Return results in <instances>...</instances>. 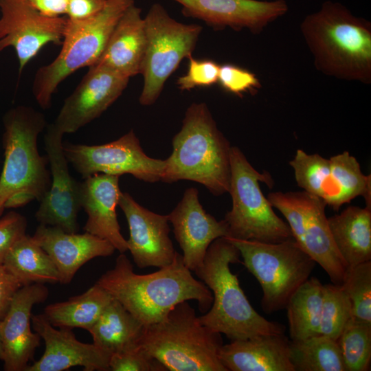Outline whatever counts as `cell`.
Returning a JSON list of instances; mask_svg holds the SVG:
<instances>
[{
	"label": "cell",
	"instance_id": "6da1fadb",
	"mask_svg": "<svg viewBox=\"0 0 371 371\" xmlns=\"http://www.w3.org/2000/svg\"><path fill=\"white\" fill-rule=\"evenodd\" d=\"M96 284L144 326L165 319L182 302L196 300L202 313L210 308L213 302L212 291L192 275L178 252L170 265L148 274L135 273L127 256L120 254L113 268L103 273Z\"/></svg>",
	"mask_w": 371,
	"mask_h": 371
},
{
	"label": "cell",
	"instance_id": "7a4b0ae2",
	"mask_svg": "<svg viewBox=\"0 0 371 371\" xmlns=\"http://www.w3.org/2000/svg\"><path fill=\"white\" fill-rule=\"evenodd\" d=\"M300 32L315 68L339 80L371 83V23L331 0L307 14Z\"/></svg>",
	"mask_w": 371,
	"mask_h": 371
},
{
	"label": "cell",
	"instance_id": "3957f363",
	"mask_svg": "<svg viewBox=\"0 0 371 371\" xmlns=\"http://www.w3.org/2000/svg\"><path fill=\"white\" fill-rule=\"evenodd\" d=\"M237 247L227 238L214 240L203 263L194 270L212 291L210 308L199 316L202 324L224 334L231 341L260 335L284 334V327L267 320L251 305L230 265L241 262Z\"/></svg>",
	"mask_w": 371,
	"mask_h": 371
},
{
	"label": "cell",
	"instance_id": "277c9868",
	"mask_svg": "<svg viewBox=\"0 0 371 371\" xmlns=\"http://www.w3.org/2000/svg\"><path fill=\"white\" fill-rule=\"evenodd\" d=\"M172 144L161 181H195L214 196L229 192L232 146L205 102H193L188 107Z\"/></svg>",
	"mask_w": 371,
	"mask_h": 371
},
{
	"label": "cell",
	"instance_id": "5b68a950",
	"mask_svg": "<svg viewBox=\"0 0 371 371\" xmlns=\"http://www.w3.org/2000/svg\"><path fill=\"white\" fill-rule=\"evenodd\" d=\"M4 162L0 175V216L6 209L40 202L50 187L47 156L41 155L38 137L46 128L45 115L31 106L19 105L3 117Z\"/></svg>",
	"mask_w": 371,
	"mask_h": 371
},
{
	"label": "cell",
	"instance_id": "8992f818",
	"mask_svg": "<svg viewBox=\"0 0 371 371\" xmlns=\"http://www.w3.org/2000/svg\"><path fill=\"white\" fill-rule=\"evenodd\" d=\"M137 345L167 370L227 371L218 356L221 334L202 324L188 301L165 319L144 326Z\"/></svg>",
	"mask_w": 371,
	"mask_h": 371
},
{
	"label": "cell",
	"instance_id": "52a82bcc",
	"mask_svg": "<svg viewBox=\"0 0 371 371\" xmlns=\"http://www.w3.org/2000/svg\"><path fill=\"white\" fill-rule=\"evenodd\" d=\"M134 0H106L104 8L87 19H67L62 47L50 63L35 73L32 93L43 109H48L58 85L74 72L93 65L103 52L117 21Z\"/></svg>",
	"mask_w": 371,
	"mask_h": 371
},
{
	"label": "cell",
	"instance_id": "ba28073f",
	"mask_svg": "<svg viewBox=\"0 0 371 371\" xmlns=\"http://www.w3.org/2000/svg\"><path fill=\"white\" fill-rule=\"evenodd\" d=\"M230 167L232 207L223 218L227 237L273 243L293 238L287 223L275 213L260 189V181L272 187L271 175L257 171L237 146L231 148Z\"/></svg>",
	"mask_w": 371,
	"mask_h": 371
},
{
	"label": "cell",
	"instance_id": "9c48e42d",
	"mask_svg": "<svg viewBox=\"0 0 371 371\" xmlns=\"http://www.w3.org/2000/svg\"><path fill=\"white\" fill-rule=\"evenodd\" d=\"M225 238L237 247L243 265L259 282L267 314L284 309L316 265L293 238L273 243Z\"/></svg>",
	"mask_w": 371,
	"mask_h": 371
},
{
	"label": "cell",
	"instance_id": "30bf717a",
	"mask_svg": "<svg viewBox=\"0 0 371 371\" xmlns=\"http://www.w3.org/2000/svg\"><path fill=\"white\" fill-rule=\"evenodd\" d=\"M144 19L146 47L140 70L144 85L139 102L150 106L181 60L192 55L203 27L176 21L159 3L150 6Z\"/></svg>",
	"mask_w": 371,
	"mask_h": 371
},
{
	"label": "cell",
	"instance_id": "8fae6325",
	"mask_svg": "<svg viewBox=\"0 0 371 371\" xmlns=\"http://www.w3.org/2000/svg\"><path fill=\"white\" fill-rule=\"evenodd\" d=\"M65 155L73 168L85 179L102 173L133 175L145 182L161 181L166 159L148 157L131 130L119 139L100 145L63 143Z\"/></svg>",
	"mask_w": 371,
	"mask_h": 371
},
{
	"label": "cell",
	"instance_id": "7c38bea8",
	"mask_svg": "<svg viewBox=\"0 0 371 371\" xmlns=\"http://www.w3.org/2000/svg\"><path fill=\"white\" fill-rule=\"evenodd\" d=\"M326 203L305 191L286 212L292 236L300 247L326 271L333 284H341L347 265L333 238L325 209Z\"/></svg>",
	"mask_w": 371,
	"mask_h": 371
},
{
	"label": "cell",
	"instance_id": "4fadbf2b",
	"mask_svg": "<svg viewBox=\"0 0 371 371\" xmlns=\"http://www.w3.org/2000/svg\"><path fill=\"white\" fill-rule=\"evenodd\" d=\"M0 52L14 49L19 73L49 43L61 45L67 17L41 15L21 0H0Z\"/></svg>",
	"mask_w": 371,
	"mask_h": 371
},
{
	"label": "cell",
	"instance_id": "5bb4252c",
	"mask_svg": "<svg viewBox=\"0 0 371 371\" xmlns=\"http://www.w3.org/2000/svg\"><path fill=\"white\" fill-rule=\"evenodd\" d=\"M45 128L44 144L50 166L51 184L39 202L35 218L40 224L76 233L78 230V214L82 209L80 181L69 173V162L63 147V135L49 124Z\"/></svg>",
	"mask_w": 371,
	"mask_h": 371
},
{
	"label": "cell",
	"instance_id": "9a60e30c",
	"mask_svg": "<svg viewBox=\"0 0 371 371\" xmlns=\"http://www.w3.org/2000/svg\"><path fill=\"white\" fill-rule=\"evenodd\" d=\"M129 79L102 65L89 67L49 124L63 135L76 132L112 105L126 88Z\"/></svg>",
	"mask_w": 371,
	"mask_h": 371
},
{
	"label": "cell",
	"instance_id": "2e32d148",
	"mask_svg": "<svg viewBox=\"0 0 371 371\" xmlns=\"http://www.w3.org/2000/svg\"><path fill=\"white\" fill-rule=\"evenodd\" d=\"M118 205L128 223L127 247L135 264L140 269L170 265L177 251L169 236L168 216L145 208L128 192H121Z\"/></svg>",
	"mask_w": 371,
	"mask_h": 371
},
{
	"label": "cell",
	"instance_id": "e0dca14e",
	"mask_svg": "<svg viewBox=\"0 0 371 371\" xmlns=\"http://www.w3.org/2000/svg\"><path fill=\"white\" fill-rule=\"evenodd\" d=\"M182 6L183 14L204 21L214 30L247 29L259 34L271 23L285 15V0H173Z\"/></svg>",
	"mask_w": 371,
	"mask_h": 371
},
{
	"label": "cell",
	"instance_id": "ac0fdd59",
	"mask_svg": "<svg viewBox=\"0 0 371 371\" xmlns=\"http://www.w3.org/2000/svg\"><path fill=\"white\" fill-rule=\"evenodd\" d=\"M49 290L45 284L21 286L15 293L9 308L1 319L3 353L5 371H25L40 345L41 337L31 329L32 310L45 302Z\"/></svg>",
	"mask_w": 371,
	"mask_h": 371
},
{
	"label": "cell",
	"instance_id": "d6986e66",
	"mask_svg": "<svg viewBox=\"0 0 371 371\" xmlns=\"http://www.w3.org/2000/svg\"><path fill=\"white\" fill-rule=\"evenodd\" d=\"M32 324L43 339L45 350L25 371H63L74 366L85 371L109 370L111 355L93 344L80 341L71 329L52 326L43 313L32 315Z\"/></svg>",
	"mask_w": 371,
	"mask_h": 371
},
{
	"label": "cell",
	"instance_id": "ffe728a7",
	"mask_svg": "<svg viewBox=\"0 0 371 371\" xmlns=\"http://www.w3.org/2000/svg\"><path fill=\"white\" fill-rule=\"evenodd\" d=\"M167 216L183 251V263L191 271L203 263L207 250L214 240L228 236L224 220L218 221L206 212L195 188L186 189L181 200Z\"/></svg>",
	"mask_w": 371,
	"mask_h": 371
},
{
	"label": "cell",
	"instance_id": "44dd1931",
	"mask_svg": "<svg viewBox=\"0 0 371 371\" xmlns=\"http://www.w3.org/2000/svg\"><path fill=\"white\" fill-rule=\"evenodd\" d=\"M32 236L52 260L59 274V282L63 284H69L89 260L111 256L115 251L110 242L88 232L69 233L42 224Z\"/></svg>",
	"mask_w": 371,
	"mask_h": 371
},
{
	"label": "cell",
	"instance_id": "7402d4cb",
	"mask_svg": "<svg viewBox=\"0 0 371 371\" xmlns=\"http://www.w3.org/2000/svg\"><path fill=\"white\" fill-rule=\"evenodd\" d=\"M80 181L81 207L87 214L85 232L110 242L120 254L128 251L120 232L116 207L121 190L120 176L98 173Z\"/></svg>",
	"mask_w": 371,
	"mask_h": 371
},
{
	"label": "cell",
	"instance_id": "603a6c76",
	"mask_svg": "<svg viewBox=\"0 0 371 371\" xmlns=\"http://www.w3.org/2000/svg\"><path fill=\"white\" fill-rule=\"evenodd\" d=\"M218 356L227 371H295L284 334L231 341L221 346Z\"/></svg>",
	"mask_w": 371,
	"mask_h": 371
},
{
	"label": "cell",
	"instance_id": "cb8c5ba5",
	"mask_svg": "<svg viewBox=\"0 0 371 371\" xmlns=\"http://www.w3.org/2000/svg\"><path fill=\"white\" fill-rule=\"evenodd\" d=\"M146 47L144 19L133 4L122 15L101 55L93 65L130 78L140 74Z\"/></svg>",
	"mask_w": 371,
	"mask_h": 371
},
{
	"label": "cell",
	"instance_id": "d4e9b609",
	"mask_svg": "<svg viewBox=\"0 0 371 371\" xmlns=\"http://www.w3.org/2000/svg\"><path fill=\"white\" fill-rule=\"evenodd\" d=\"M337 249L347 266L371 260V208L349 206L328 218Z\"/></svg>",
	"mask_w": 371,
	"mask_h": 371
},
{
	"label": "cell",
	"instance_id": "484cf974",
	"mask_svg": "<svg viewBox=\"0 0 371 371\" xmlns=\"http://www.w3.org/2000/svg\"><path fill=\"white\" fill-rule=\"evenodd\" d=\"M144 325L119 301L113 298L88 330L93 344L111 355L137 345Z\"/></svg>",
	"mask_w": 371,
	"mask_h": 371
},
{
	"label": "cell",
	"instance_id": "4316f807",
	"mask_svg": "<svg viewBox=\"0 0 371 371\" xmlns=\"http://www.w3.org/2000/svg\"><path fill=\"white\" fill-rule=\"evenodd\" d=\"M113 298L95 283L80 295L47 305L43 315L56 328H81L89 330Z\"/></svg>",
	"mask_w": 371,
	"mask_h": 371
},
{
	"label": "cell",
	"instance_id": "83f0119b",
	"mask_svg": "<svg viewBox=\"0 0 371 371\" xmlns=\"http://www.w3.org/2000/svg\"><path fill=\"white\" fill-rule=\"evenodd\" d=\"M3 263L22 286L59 282V274L47 253L27 234L10 249Z\"/></svg>",
	"mask_w": 371,
	"mask_h": 371
},
{
	"label": "cell",
	"instance_id": "f1b7e54d",
	"mask_svg": "<svg viewBox=\"0 0 371 371\" xmlns=\"http://www.w3.org/2000/svg\"><path fill=\"white\" fill-rule=\"evenodd\" d=\"M323 284L315 277L308 278L293 294L286 306L291 341L320 335Z\"/></svg>",
	"mask_w": 371,
	"mask_h": 371
},
{
	"label": "cell",
	"instance_id": "f546056e",
	"mask_svg": "<svg viewBox=\"0 0 371 371\" xmlns=\"http://www.w3.org/2000/svg\"><path fill=\"white\" fill-rule=\"evenodd\" d=\"M289 164L294 170L297 186L303 191L322 199L335 210L337 211L344 205L331 174L329 159L298 149Z\"/></svg>",
	"mask_w": 371,
	"mask_h": 371
},
{
	"label": "cell",
	"instance_id": "4dcf8cb0",
	"mask_svg": "<svg viewBox=\"0 0 371 371\" xmlns=\"http://www.w3.org/2000/svg\"><path fill=\"white\" fill-rule=\"evenodd\" d=\"M295 371H346L337 341L322 335L289 341Z\"/></svg>",
	"mask_w": 371,
	"mask_h": 371
},
{
	"label": "cell",
	"instance_id": "1f68e13d",
	"mask_svg": "<svg viewBox=\"0 0 371 371\" xmlns=\"http://www.w3.org/2000/svg\"><path fill=\"white\" fill-rule=\"evenodd\" d=\"M346 371L370 370L371 323L352 317L337 339Z\"/></svg>",
	"mask_w": 371,
	"mask_h": 371
},
{
	"label": "cell",
	"instance_id": "d6a6232c",
	"mask_svg": "<svg viewBox=\"0 0 371 371\" xmlns=\"http://www.w3.org/2000/svg\"><path fill=\"white\" fill-rule=\"evenodd\" d=\"M333 177L340 191L344 203L362 196L371 208V175H365L356 158L344 151L329 158Z\"/></svg>",
	"mask_w": 371,
	"mask_h": 371
},
{
	"label": "cell",
	"instance_id": "836d02e7",
	"mask_svg": "<svg viewBox=\"0 0 371 371\" xmlns=\"http://www.w3.org/2000/svg\"><path fill=\"white\" fill-rule=\"evenodd\" d=\"M350 300L341 284H323L320 335L335 341L352 317Z\"/></svg>",
	"mask_w": 371,
	"mask_h": 371
},
{
	"label": "cell",
	"instance_id": "e575fe53",
	"mask_svg": "<svg viewBox=\"0 0 371 371\" xmlns=\"http://www.w3.org/2000/svg\"><path fill=\"white\" fill-rule=\"evenodd\" d=\"M341 285L350 300L353 317L371 323V260L348 266Z\"/></svg>",
	"mask_w": 371,
	"mask_h": 371
},
{
	"label": "cell",
	"instance_id": "d590c367",
	"mask_svg": "<svg viewBox=\"0 0 371 371\" xmlns=\"http://www.w3.org/2000/svg\"><path fill=\"white\" fill-rule=\"evenodd\" d=\"M188 58L187 73L179 77L177 82L181 91H190L199 87H210L218 82L220 69L218 64L210 60H196L192 55Z\"/></svg>",
	"mask_w": 371,
	"mask_h": 371
},
{
	"label": "cell",
	"instance_id": "8d00e7d4",
	"mask_svg": "<svg viewBox=\"0 0 371 371\" xmlns=\"http://www.w3.org/2000/svg\"><path fill=\"white\" fill-rule=\"evenodd\" d=\"M109 370L167 371L157 360L148 356L138 346L111 355Z\"/></svg>",
	"mask_w": 371,
	"mask_h": 371
},
{
	"label": "cell",
	"instance_id": "74e56055",
	"mask_svg": "<svg viewBox=\"0 0 371 371\" xmlns=\"http://www.w3.org/2000/svg\"><path fill=\"white\" fill-rule=\"evenodd\" d=\"M218 82L225 91L240 97L261 87L254 73L232 64L220 65Z\"/></svg>",
	"mask_w": 371,
	"mask_h": 371
},
{
	"label": "cell",
	"instance_id": "f35d334b",
	"mask_svg": "<svg viewBox=\"0 0 371 371\" xmlns=\"http://www.w3.org/2000/svg\"><path fill=\"white\" fill-rule=\"evenodd\" d=\"M27 222L21 214L10 211L0 216V263L12 245L26 234Z\"/></svg>",
	"mask_w": 371,
	"mask_h": 371
},
{
	"label": "cell",
	"instance_id": "ab89813d",
	"mask_svg": "<svg viewBox=\"0 0 371 371\" xmlns=\"http://www.w3.org/2000/svg\"><path fill=\"white\" fill-rule=\"evenodd\" d=\"M21 286L5 265L0 263V319L6 314L15 293Z\"/></svg>",
	"mask_w": 371,
	"mask_h": 371
},
{
	"label": "cell",
	"instance_id": "60d3db41",
	"mask_svg": "<svg viewBox=\"0 0 371 371\" xmlns=\"http://www.w3.org/2000/svg\"><path fill=\"white\" fill-rule=\"evenodd\" d=\"M106 0H69L66 17L81 21L93 17L105 6Z\"/></svg>",
	"mask_w": 371,
	"mask_h": 371
},
{
	"label": "cell",
	"instance_id": "b9f144b4",
	"mask_svg": "<svg viewBox=\"0 0 371 371\" xmlns=\"http://www.w3.org/2000/svg\"><path fill=\"white\" fill-rule=\"evenodd\" d=\"M44 16L55 18L66 15L69 0H21Z\"/></svg>",
	"mask_w": 371,
	"mask_h": 371
},
{
	"label": "cell",
	"instance_id": "7bdbcfd3",
	"mask_svg": "<svg viewBox=\"0 0 371 371\" xmlns=\"http://www.w3.org/2000/svg\"><path fill=\"white\" fill-rule=\"evenodd\" d=\"M2 353H3V348H2V340H1V319H0V360H1V358H2Z\"/></svg>",
	"mask_w": 371,
	"mask_h": 371
}]
</instances>
